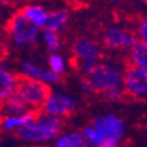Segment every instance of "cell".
Here are the masks:
<instances>
[{"label": "cell", "mask_w": 147, "mask_h": 147, "mask_svg": "<svg viewBox=\"0 0 147 147\" xmlns=\"http://www.w3.org/2000/svg\"><path fill=\"white\" fill-rule=\"evenodd\" d=\"M64 127V120L59 117L45 115L41 111L33 120L27 123L16 132L21 140L30 144H48L55 141Z\"/></svg>", "instance_id": "1"}, {"label": "cell", "mask_w": 147, "mask_h": 147, "mask_svg": "<svg viewBox=\"0 0 147 147\" xmlns=\"http://www.w3.org/2000/svg\"><path fill=\"white\" fill-rule=\"evenodd\" d=\"M125 68L118 62L105 61L98 62L95 69L86 77L92 83L95 91L105 92L106 90L123 85Z\"/></svg>", "instance_id": "2"}, {"label": "cell", "mask_w": 147, "mask_h": 147, "mask_svg": "<svg viewBox=\"0 0 147 147\" xmlns=\"http://www.w3.org/2000/svg\"><path fill=\"white\" fill-rule=\"evenodd\" d=\"M40 30V28L30 24L19 11L11 16L7 24L9 39L18 48L34 45L39 39Z\"/></svg>", "instance_id": "3"}, {"label": "cell", "mask_w": 147, "mask_h": 147, "mask_svg": "<svg viewBox=\"0 0 147 147\" xmlns=\"http://www.w3.org/2000/svg\"><path fill=\"white\" fill-rule=\"evenodd\" d=\"M16 94L32 110L41 111L42 105L51 94V89L41 80H28L20 77L16 88Z\"/></svg>", "instance_id": "4"}, {"label": "cell", "mask_w": 147, "mask_h": 147, "mask_svg": "<svg viewBox=\"0 0 147 147\" xmlns=\"http://www.w3.org/2000/svg\"><path fill=\"white\" fill-rule=\"evenodd\" d=\"M91 126L105 139V141L116 145H119L126 132L125 123L123 119L112 113L97 116L91 123Z\"/></svg>", "instance_id": "5"}, {"label": "cell", "mask_w": 147, "mask_h": 147, "mask_svg": "<svg viewBox=\"0 0 147 147\" xmlns=\"http://www.w3.org/2000/svg\"><path fill=\"white\" fill-rule=\"evenodd\" d=\"M123 88L128 96L147 102V70L127 65L124 72Z\"/></svg>", "instance_id": "6"}, {"label": "cell", "mask_w": 147, "mask_h": 147, "mask_svg": "<svg viewBox=\"0 0 147 147\" xmlns=\"http://www.w3.org/2000/svg\"><path fill=\"white\" fill-rule=\"evenodd\" d=\"M103 42L109 49L130 51L138 45L139 39L137 34L127 30L123 26L113 25L105 29L103 34Z\"/></svg>", "instance_id": "7"}, {"label": "cell", "mask_w": 147, "mask_h": 147, "mask_svg": "<svg viewBox=\"0 0 147 147\" xmlns=\"http://www.w3.org/2000/svg\"><path fill=\"white\" fill-rule=\"evenodd\" d=\"M76 99L64 92H53L41 107V112L45 115L64 118L71 115L76 110Z\"/></svg>", "instance_id": "8"}, {"label": "cell", "mask_w": 147, "mask_h": 147, "mask_svg": "<svg viewBox=\"0 0 147 147\" xmlns=\"http://www.w3.org/2000/svg\"><path fill=\"white\" fill-rule=\"evenodd\" d=\"M74 54L76 59L83 62H95L98 63L102 60L103 51L98 43L89 39H78L74 43Z\"/></svg>", "instance_id": "9"}, {"label": "cell", "mask_w": 147, "mask_h": 147, "mask_svg": "<svg viewBox=\"0 0 147 147\" xmlns=\"http://www.w3.org/2000/svg\"><path fill=\"white\" fill-rule=\"evenodd\" d=\"M19 81L20 76H18L6 64L0 63V104L16 92Z\"/></svg>", "instance_id": "10"}, {"label": "cell", "mask_w": 147, "mask_h": 147, "mask_svg": "<svg viewBox=\"0 0 147 147\" xmlns=\"http://www.w3.org/2000/svg\"><path fill=\"white\" fill-rule=\"evenodd\" d=\"M40 111L32 110L24 116H1L0 118V127L5 132H18L22 126L33 120Z\"/></svg>", "instance_id": "11"}, {"label": "cell", "mask_w": 147, "mask_h": 147, "mask_svg": "<svg viewBox=\"0 0 147 147\" xmlns=\"http://www.w3.org/2000/svg\"><path fill=\"white\" fill-rule=\"evenodd\" d=\"M0 111L3 116H24L32 111V109L16 92L0 104Z\"/></svg>", "instance_id": "12"}, {"label": "cell", "mask_w": 147, "mask_h": 147, "mask_svg": "<svg viewBox=\"0 0 147 147\" xmlns=\"http://www.w3.org/2000/svg\"><path fill=\"white\" fill-rule=\"evenodd\" d=\"M19 12L30 24H33L38 28H40V29L46 28L49 12H47V9L43 8L42 6H40V5H26Z\"/></svg>", "instance_id": "13"}, {"label": "cell", "mask_w": 147, "mask_h": 147, "mask_svg": "<svg viewBox=\"0 0 147 147\" xmlns=\"http://www.w3.org/2000/svg\"><path fill=\"white\" fill-rule=\"evenodd\" d=\"M55 147H90L84 136L80 131L62 133L54 142Z\"/></svg>", "instance_id": "14"}, {"label": "cell", "mask_w": 147, "mask_h": 147, "mask_svg": "<svg viewBox=\"0 0 147 147\" xmlns=\"http://www.w3.org/2000/svg\"><path fill=\"white\" fill-rule=\"evenodd\" d=\"M127 61L128 65L147 70V45L139 41L133 49L128 51Z\"/></svg>", "instance_id": "15"}, {"label": "cell", "mask_w": 147, "mask_h": 147, "mask_svg": "<svg viewBox=\"0 0 147 147\" xmlns=\"http://www.w3.org/2000/svg\"><path fill=\"white\" fill-rule=\"evenodd\" d=\"M69 14L65 9H56L48 13V20L45 29L59 33L68 22Z\"/></svg>", "instance_id": "16"}, {"label": "cell", "mask_w": 147, "mask_h": 147, "mask_svg": "<svg viewBox=\"0 0 147 147\" xmlns=\"http://www.w3.org/2000/svg\"><path fill=\"white\" fill-rule=\"evenodd\" d=\"M81 132L84 136V138L88 141V144H89L90 147H104V145L106 142L105 139L91 125L85 126Z\"/></svg>", "instance_id": "17"}, {"label": "cell", "mask_w": 147, "mask_h": 147, "mask_svg": "<svg viewBox=\"0 0 147 147\" xmlns=\"http://www.w3.org/2000/svg\"><path fill=\"white\" fill-rule=\"evenodd\" d=\"M42 40H43V43L46 45L47 47V50L50 53V54H54L56 53L60 47H61V41H60V36L57 33L55 32H51V30H48V29H43L42 32Z\"/></svg>", "instance_id": "18"}, {"label": "cell", "mask_w": 147, "mask_h": 147, "mask_svg": "<svg viewBox=\"0 0 147 147\" xmlns=\"http://www.w3.org/2000/svg\"><path fill=\"white\" fill-rule=\"evenodd\" d=\"M42 69L34 62L25 61L21 64V77L28 80H40L42 75Z\"/></svg>", "instance_id": "19"}, {"label": "cell", "mask_w": 147, "mask_h": 147, "mask_svg": "<svg viewBox=\"0 0 147 147\" xmlns=\"http://www.w3.org/2000/svg\"><path fill=\"white\" fill-rule=\"evenodd\" d=\"M48 65H49L50 70H53L54 72L59 74V75L63 74L64 70H65V61H64V59L61 56V55L57 54V53L50 54V56L48 59Z\"/></svg>", "instance_id": "20"}, {"label": "cell", "mask_w": 147, "mask_h": 147, "mask_svg": "<svg viewBox=\"0 0 147 147\" xmlns=\"http://www.w3.org/2000/svg\"><path fill=\"white\" fill-rule=\"evenodd\" d=\"M103 94H104V97H105L106 100H109V102H118L124 96L125 90H124L123 85H120V86H115V88L109 89Z\"/></svg>", "instance_id": "21"}, {"label": "cell", "mask_w": 147, "mask_h": 147, "mask_svg": "<svg viewBox=\"0 0 147 147\" xmlns=\"http://www.w3.org/2000/svg\"><path fill=\"white\" fill-rule=\"evenodd\" d=\"M40 80L43 83H46L47 85L55 84V83H57L61 80V75H59V74H56V72H54L50 69H46V70L42 71V75H41V78Z\"/></svg>", "instance_id": "22"}, {"label": "cell", "mask_w": 147, "mask_h": 147, "mask_svg": "<svg viewBox=\"0 0 147 147\" xmlns=\"http://www.w3.org/2000/svg\"><path fill=\"white\" fill-rule=\"evenodd\" d=\"M137 36L140 42H144L147 45V15L141 18V20L138 24L137 27Z\"/></svg>", "instance_id": "23"}, {"label": "cell", "mask_w": 147, "mask_h": 147, "mask_svg": "<svg viewBox=\"0 0 147 147\" xmlns=\"http://www.w3.org/2000/svg\"><path fill=\"white\" fill-rule=\"evenodd\" d=\"M81 89L83 90V92H85V94L95 92V89H94L92 83L90 82V80H89L86 76H84V77L81 80Z\"/></svg>", "instance_id": "24"}, {"label": "cell", "mask_w": 147, "mask_h": 147, "mask_svg": "<svg viewBox=\"0 0 147 147\" xmlns=\"http://www.w3.org/2000/svg\"><path fill=\"white\" fill-rule=\"evenodd\" d=\"M96 65H97V63H95V62H83V63H81V68L84 71L85 76L89 75V74L95 69Z\"/></svg>", "instance_id": "25"}, {"label": "cell", "mask_w": 147, "mask_h": 147, "mask_svg": "<svg viewBox=\"0 0 147 147\" xmlns=\"http://www.w3.org/2000/svg\"><path fill=\"white\" fill-rule=\"evenodd\" d=\"M43 147H55V145H54V144H48V145H46V146H43Z\"/></svg>", "instance_id": "26"}, {"label": "cell", "mask_w": 147, "mask_h": 147, "mask_svg": "<svg viewBox=\"0 0 147 147\" xmlns=\"http://www.w3.org/2000/svg\"><path fill=\"white\" fill-rule=\"evenodd\" d=\"M111 1H112V3H115V4H116V3H119V0H111Z\"/></svg>", "instance_id": "27"}, {"label": "cell", "mask_w": 147, "mask_h": 147, "mask_svg": "<svg viewBox=\"0 0 147 147\" xmlns=\"http://www.w3.org/2000/svg\"><path fill=\"white\" fill-rule=\"evenodd\" d=\"M144 128H145V132H146V133H147V125H146V126H145V127H144Z\"/></svg>", "instance_id": "28"}, {"label": "cell", "mask_w": 147, "mask_h": 147, "mask_svg": "<svg viewBox=\"0 0 147 147\" xmlns=\"http://www.w3.org/2000/svg\"><path fill=\"white\" fill-rule=\"evenodd\" d=\"M25 147H29V146H25Z\"/></svg>", "instance_id": "29"}, {"label": "cell", "mask_w": 147, "mask_h": 147, "mask_svg": "<svg viewBox=\"0 0 147 147\" xmlns=\"http://www.w3.org/2000/svg\"><path fill=\"white\" fill-rule=\"evenodd\" d=\"M146 134H147V133H146Z\"/></svg>", "instance_id": "30"}]
</instances>
